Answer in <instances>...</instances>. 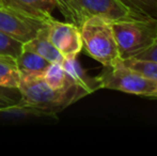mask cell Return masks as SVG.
<instances>
[{
    "mask_svg": "<svg viewBox=\"0 0 157 156\" xmlns=\"http://www.w3.org/2000/svg\"><path fill=\"white\" fill-rule=\"evenodd\" d=\"M19 74L21 80L17 87L21 94L19 102L54 115H57L89 94L74 82L68 83L61 89H52L46 85L40 74Z\"/></svg>",
    "mask_w": 157,
    "mask_h": 156,
    "instance_id": "obj_1",
    "label": "cell"
},
{
    "mask_svg": "<svg viewBox=\"0 0 157 156\" xmlns=\"http://www.w3.org/2000/svg\"><path fill=\"white\" fill-rule=\"evenodd\" d=\"M56 8L68 23L80 29L92 17H101L110 21L142 17L132 11L121 0H55Z\"/></svg>",
    "mask_w": 157,
    "mask_h": 156,
    "instance_id": "obj_2",
    "label": "cell"
},
{
    "mask_svg": "<svg viewBox=\"0 0 157 156\" xmlns=\"http://www.w3.org/2000/svg\"><path fill=\"white\" fill-rule=\"evenodd\" d=\"M111 25L122 60L134 58L157 38V18L135 17L112 21Z\"/></svg>",
    "mask_w": 157,
    "mask_h": 156,
    "instance_id": "obj_3",
    "label": "cell"
},
{
    "mask_svg": "<svg viewBox=\"0 0 157 156\" xmlns=\"http://www.w3.org/2000/svg\"><path fill=\"white\" fill-rule=\"evenodd\" d=\"M111 23L101 17H92L80 27L82 49L103 67H112L122 61Z\"/></svg>",
    "mask_w": 157,
    "mask_h": 156,
    "instance_id": "obj_4",
    "label": "cell"
},
{
    "mask_svg": "<svg viewBox=\"0 0 157 156\" xmlns=\"http://www.w3.org/2000/svg\"><path fill=\"white\" fill-rule=\"evenodd\" d=\"M95 78L99 89L117 90L152 100L157 96V81L130 70L121 61L112 67H103V71Z\"/></svg>",
    "mask_w": 157,
    "mask_h": 156,
    "instance_id": "obj_5",
    "label": "cell"
},
{
    "mask_svg": "<svg viewBox=\"0 0 157 156\" xmlns=\"http://www.w3.org/2000/svg\"><path fill=\"white\" fill-rule=\"evenodd\" d=\"M46 21L21 14L13 9L0 6V31L26 43L36 36Z\"/></svg>",
    "mask_w": 157,
    "mask_h": 156,
    "instance_id": "obj_6",
    "label": "cell"
},
{
    "mask_svg": "<svg viewBox=\"0 0 157 156\" xmlns=\"http://www.w3.org/2000/svg\"><path fill=\"white\" fill-rule=\"evenodd\" d=\"M48 38L64 58H76L82 50L80 29L68 21L52 18L47 21Z\"/></svg>",
    "mask_w": 157,
    "mask_h": 156,
    "instance_id": "obj_7",
    "label": "cell"
},
{
    "mask_svg": "<svg viewBox=\"0 0 157 156\" xmlns=\"http://www.w3.org/2000/svg\"><path fill=\"white\" fill-rule=\"evenodd\" d=\"M0 3L2 6L13 9L21 14L46 23L54 18L52 13L56 9L55 0H0Z\"/></svg>",
    "mask_w": 157,
    "mask_h": 156,
    "instance_id": "obj_8",
    "label": "cell"
},
{
    "mask_svg": "<svg viewBox=\"0 0 157 156\" xmlns=\"http://www.w3.org/2000/svg\"><path fill=\"white\" fill-rule=\"evenodd\" d=\"M57 115L50 113L41 108L17 102L14 104L0 107V121L1 122H21V121H34L40 119H56Z\"/></svg>",
    "mask_w": 157,
    "mask_h": 156,
    "instance_id": "obj_9",
    "label": "cell"
},
{
    "mask_svg": "<svg viewBox=\"0 0 157 156\" xmlns=\"http://www.w3.org/2000/svg\"><path fill=\"white\" fill-rule=\"evenodd\" d=\"M23 49L29 50V51L40 55V56L43 57L49 63H54V62L62 63L64 59V57L52 45V43L50 42L49 38H48L47 23L37 32L34 38H32L31 40H29V41H27L26 43L23 44Z\"/></svg>",
    "mask_w": 157,
    "mask_h": 156,
    "instance_id": "obj_10",
    "label": "cell"
},
{
    "mask_svg": "<svg viewBox=\"0 0 157 156\" xmlns=\"http://www.w3.org/2000/svg\"><path fill=\"white\" fill-rule=\"evenodd\" d=\"M61 64L65 73L67 74L68 78L77 86L86 90L89 94L99 89L96 78L88 75L87 72L81 67V65L77 61V57L76 58H64Z\"/></svg>",
    "mask_w": 157,
    "mask_h": 156,
    "instance_id": "obj_11",
    "label": "cell"
},
{
    "mask_svg": "<svg viewBox=\"0 0 157 156\" xmlns=\"http://www.w3.org/2000/svg\"><path fill=\"white\" fill-rule=\"evenodd\" d=\"M16 67L19 73L40 74L41 75L45 67L49 64L47 60L35 52L29 50H21L16 59Z\"/></svg>",
    "mask_w": 157,
    "mask_h": 156,
    "instance_id": "obj_12",
    "label": "cell"
},
{
    "mask_svg": "<svg viewBox=\"0 0 157 156\" xmlns=\"http://www.w3.org/2000/svg\"><path fill=\"white\" fill-rule=\"evenodd\" d=\"M19 80L21 74L17 70L15 58L0 56V86L17 89Z\"/></svg>",
    "mask_w": 157,
    "mask_h": 156,
    "instance_id": "obj_13",
    "label": "cell"
},
{
    "mask_svg": "<svg viewBox=\"0 0 157 156\" xmlns=\"http://www.w3.org/2000/svg\"><path fill=\"white\" fill-rule=\"evenodd\" d=\"M41 76L46 85L52 89H61L67 86L68 83L73 82L65 73L62 64L59 62L49 63L45 67Z\"/></svg>",
    "mask_w": 157,
    "mask_h": 156,
    "instance_id": "obj_14",
    "label": "cell"
},
{
    "mask_svg": "<svg viewBox=\"0 0 157 156\" xmlns=\"http://www.w3.org/2000/svg\"><path fill=\"white\" fill-rule=\"evenodd\" d=\"M136 14L157 18V0H121Z\"/></svg>",
    "mask_w": 157,
    "mask_h": 156,
    "instance_id": "obj_15",
    "label": "cell"
},
{
    "mask_svg": "<svg viewBox=\"0 0 157 156\" xmlns=\"http://www.w3.org/2000/svg\"><path fill=\"white\" fill-rule=\"evenodd\" d=\"M121 62L130 70L140 73L141 75L157 81V62L147 60H138V59H126Z\"/></svg>",
    "mask_w": 157,
    "mask_h": 156,
    "instance_id": "obj_16",
    "label": "cell"
},
{
    "mask_svg": "<svg viewBox=\"0 0 157 156\" xmlns=\"http://www.w3.org/2000/svg\"><path fill=\"white\" fill-rule=\"evenodd\" d=\"M23 50V43L0 31V56H9L16 59Z\"/></svg>",
    "mask_w": 157,
    "mask_h": 156,
    "instance_id": "obj_17",
    "label": "cell"
},
{
    "mask_svg": "<svg viewBox=\"0 0 157 156\" xmlns=\"http://www.w3.org/2000/svg\"><path fill=\"white\" fill-rule=\"evenodd\" d=\"M132 59H138V60H147L157 62V38L147 49L141 51L137 56H135Z\"/></svg>",
    "mask_w": 157,
    "mask_h": 156,
    "instance_id": "obj_18",
    "label": "cell"
},
{
    "mask_svg": "<svg viewBox=\"0 0 157 156\" xmlns=\"http://www.w3.org/2000/svg\"><path fill=\"white\" fill-rule=\"evenodd\" d=\"M0 97L10 98V100H13V101H16V102H18L19 98H21V94H19L18 89L1 87V86H0Z\"/></svg>",
    "mask_w": 157,
    "mask_h": 156,
    "instance_id": "obj_19",
    "label": "cell"
},
{
    "mask_svg": "<svg viewBox=\"0 0 157 156\" xmlns=\"http://www.w3.org/2000/svg\"><path fill=\"white\" fill-rule=\"evenodd\" d=\"M17 103L16 101L10 100V98H4V97H0V107L6 106V105H10V104H14Z\"/></svg>",
    "mask_w": 157,
    "mask_h": 156,
    "instance_id": "obj_20",
    "label": "cell"
},
{
    "mask_svg": "<svg viewBox=\"0 0 157 156\" xmlns=\"http://www.w3.org/2000/svg\"><path fill=\"white\" fill-rule=\"evenodd\" d=\"M154 100H157V96H156V97H155V98H154Z\"/></svg>",
    "mask_w": 157,
    "mask_h": 156,
    "instance_id": "obj_21",
    "label": "cell"
},
{
    "mask_svg": "<svg viewBox=\"0 0 157 156\" xmlns=\"http://www.w3.org/2000/svg\"><path fill=\"white\" fill-rule=\"evenodd\" d=\"M0 6H1V3H0Z\"/></svg>",
    "mask_w": 157,
    "mask_h": 156,
    "instance_id": "obj_22",
    "label": "cell"
}]
</instances>
